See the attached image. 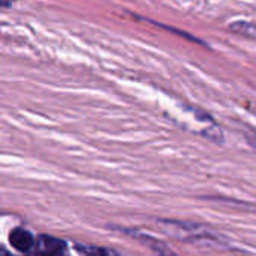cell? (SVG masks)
I'll return each mask as SVG.
<instances>
[{
    "label": "cell",
    "mask_w": 256,
    "mask_h": 256,
    "mask_svg": "<svg viewBox=\"0 0 256 256\" xmlns=\"http://www.w3.org/2000/svg\"><path fill=\"white\" fill-rule=\"evenodd\" d=\"M64 252H65L64 241L48 235H41L36 241L32 256H64Z\"/></svg>",
    "instance_id": "1"
},
{
    "label": "cell",
    "mask_w": 256,
    "mask_h": 256,
    "mask_svg": "<svg viewBox=\"0 0 256 256\" xmlns=\"http://www.w3.org/2000/svg\"><path fill=\"white\" fill-rule=\"evenodd\" d=\"M10 242L18 252H29L34 247L35 240L30 232H28L26 229L17 228L10 234Z\"/></svg>",
    "instance_id": "2"
},
{
    "label": "cell",
    "mask_w": 256,
    "mask_h": 256,
    "mask_svg": "<svg viewBox=\"0 0 256 256\" xmlns=\"http://www.w3.org/2000/svg\"><path fill=\"white\" fill-rule=\"evenodd\" d=\"M16 0H0V6H11Z\"/></svg>",
    "instance_id": "3"
},
{
    "label": "cell",
    "mask_w": 256,
    "mask_h": 256,
    "mask_svg": "<svg viewBox=\"0 0 256 256\" xmlns=\"http://www.w3.org/2000/svg\"><path fill=\"white\" fill-rule=\"evenodd\" d=\"M248 140H250V144L256 148V133H252V134L248 136Z\"/></svg>",
    "instance_id": "4"
},
{
    "label": "cell",
    "mask_w": 256,
    "mask_h": 256,
    "mask_svg": "<svg viewBox=\"0 0 256 256\" xmlns=\"http://www.w3.org/2000/svg\"><path fill=\"white\" fill-rule=\"evenodd\" d=\"M0 256H10V253H6L2 247H0Z\"/></svg>",
    "instance_id": "5"
}]
</instances>
